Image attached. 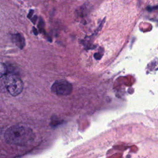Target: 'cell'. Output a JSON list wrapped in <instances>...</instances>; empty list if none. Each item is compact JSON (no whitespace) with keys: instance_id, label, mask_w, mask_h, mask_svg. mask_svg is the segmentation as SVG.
<instances>
[{"instance_id":"6da1fadb","label":"cell","mask_w":158,"mask_h":158,"mask_svg":"<svg viewBox=\"0 0 158 158\" xmlns=\"http://www.w3.org/2000/svg\"><path fill=\"white\" fill-rule=\"evenodd\" d=\"M6 141L16 146H27L35 139L33 130L25 126L14 125L9 127L4 133Z\"/></svg>"},{"instance_id":"7a4b0ae2","label":"cell","mask_w":158,"mask_h":158,"mask_svg":"<svg viewBox=\"0 0 158 158\" xmlns=\"http://www.w3.org/2000/svg\"><path fill=\"white\" fill-rule=\"evenodd\" d=\"M23 87L22 80L15 74L6 73L0 78V92L16 96L22 93Z\"/></svg>"},{"instance_id":"3957f363","label":"cell","mask_w":158,"mask_h":158,"mask_svg":"<svg viewBox=\"0 0 158 158\" xmlns=\"http://www.w3.org/2000/svg\"><path fill=\"white\" fill-rule=\"evenodd\" d=\"M51 91L59 96H67L72 93V85L65 80H57L52 84Z\"/></svg>"},{"instance_id":"277c9868","label":"cell","mask_w":158,"mask_h":158,"mask_svg":"<svg viewBox=\"0 0 158 158\" xmlns=\"http://www.w3.org/2000/svg\"><path fill=\"white\" fill-rule=\"evenodd\" d=\"M12 41L19 48L22 49L25 46V38L20 33H16L12 35Z\"/></svg>"},{"instance_id":"5b68a950","label":"cell","mask_w":158,"mask_h":158,"mask_svg":"<svg viewBox=\"0 0 158 158\" xmlns=\"http://www.w3.org/2000/svg\"><path fill=\"white\" fill-rule=\"evenodd\" d=\"M7 67L3 63L0 62V78L7 73Z\"/></svg>"},{"instance_id":"8992f818","label":"cell","mask_w":158,"mask_h":158,"mask_svg":"<svg viewBox=\"0 0 158 158\" xmlns=\"http://www.w3.org/2000/svg\"><path fill=\"white\" fill-rule=\"evenodd\" d=\"M39 28L40 30V31H41L42 30H43V27H44V22L42 19H41L39 22Z\"/></svg>"},{"instance_id":"52a82bcc","label":"cell","mask_w":158,"mask_h":158,"mask_svg":"<svg viewBox=\"0 0 158 158\" xmlns=\"http://www.w3.org/2000/svg\"><path fill=\"white\" fill-rule=\"evenodd\" d=\"M33 13V10H30V12L28 14V17L29 18V17H31V14Z\"/></svg>"},{"instance_id":"ba28073f","label":"cell","mask_w":158,"mask_h":158,"mask_svg":"<svg viewBox=\"0 0 158 158\" xmlns=\"http://www.w3.org/2000/svg\"><path fill=\"white\" fill-rule=\"evenodd\" d=\"M33 32H34L35 35H36L38 34V31H37V30L35 28H33Z\"/></svg>"}]
</instances>
